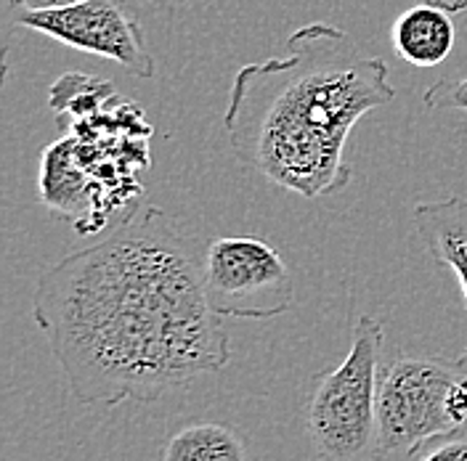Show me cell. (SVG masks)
<instances>
[{
	"label": "cell",
	"mask_w": 467,
	"mask_h": 461,
	"mask_svg": "<svg viewBox=\"0 0 467 461\" xmlns=\"http://www.w3.org/2000/svg\"><path fill=\"white\" fill-rule=\"evenodd\" d=\"M202 255L149 204L40 276L32 321L80 404H154L232 361L223 318L204 297Z\"/></svg>",
	"instance_id": "1"
},
{
	"label": "cell",
	"mask_w": 467,
	"mask_h": 461,
	"mask_svg": "<svg viewBox=\"0 0 467 461\" xmlns=\"http://www.w3.org/2000/svg\"><path fill=\"white\" fill-rule=\"evenodd\" d=\"M282 51L234 75L223 115L234 157L303 200L340 194L356 173L353 125L396 98L388 67L324 22L295 29Z\"/></svg>",
	"instance_id": "2"
},
{
	"label": "cell",
	"mask_w": 467,
	"mask_h": 461,
	"mask_svg": "<svg viewBox=\"0 0 467 461\" xmlns=\"http://www.w3.org/2000/svg\"><path fill=\"white\" fill-rule=\"evenodd\" d=\"M385 329L361 316L353 326L348 355L314 379L306 427L317 461H369L378 443V404Z\"/></svg>",
	"instance_id": "3"
},
{
	"label": "cell",
	"mask_w": 467,
	"mask_h": 461,
	"mask_svg": "<svg viewBox=\"0 0 467 461\" xmlns=\"http://www.w3.org/2000/svg\"><path fill=\"white\" fill-rule=\"evenodd\" d=\"M467 369L457 358H393L379 379L378 443L372 461H409L425 443L460 433L449 416V387Z\"/></svg>",
	"instance_id": "4"
},
{
	"label": "cell",
	"mask_w": 467,
	"mask_h": 461,
	"mask_svg": "<svg viewBox=\"0 0 467 461\" xmlns=\"http://www.w3.org/2000/svg\"><path fill=\"white\" fill-rule=\"evenodd\" d=\"M202 284L221 318L265 321L295 302L290 265L263 236H221L204 247Z\"/></svg>",
	"instance_id": "5"
},
{
	"label": "cell",
	"mask_w": 467,
	"mask_h": 461,
	"mask_svg": "<svg viewBox=\"0 0 467 461\" xmlns=\"http://www.w3.org/2000/svg\"><path fill=\"white\" fill-rule=\"evenodd\" d=\"M19 25L54 37L67 48L109 58L133 77H154V56L144 27L125 0H80L64 8L22 11Z\"/></svg>",
	"instance_id": "6"
},
{
	"label": "cell",
	"mask_w": 467,
	"mask_h": 461,
	"mask_svg": "<svg viewBox=\"0 0 467 461\" xmlns=\"http://www.w3.org/2000/svg\"><path fill=\"white\" fill-rule=\"evenodd\" d=\"M411 220L428 258L457 276L467 302V200L446 197L436 202H417Z\"/></svg>",
	"instance_id": "7"
},
{
	"label": "cell",
	"mask_w": 467,
	"mask_h": 461,
	"mask_svg": "<svg viewBox=\"0 0 467 461\" xmlns=\"http://www.w3.org/2000/svg\"><path fill=\"white\" fill-rule=\"evenodd\" d=\"M454 40L457 29L451 14L433 3L411 5L404 14H399L390 27L393 54L417 69H431L446 61L454 51Z\"/></svg>",
	"instance_id": "8"
},
{
	"label": "cell",
	"mask_w": 467,
	"mask_h": 461,
	"mask_svg": "<svg viewBox=\"0 0 467 461\" xmlns=\"http://www.w3.org/2000/svg\"><path fill=\"white\" fill-rule=\"evenodd\" d=\"M165 461H247V451L232 427L194 422L168 440Z\"/></svg>",
	"instance_id": "9"
},
{
	"label": "cell",
	"mask_w": 467,
	"mask_h": 461,
	"mask_svg": "<svg viewBox=\"0 0 467 461\" xmlns=\"http://www.w3.org/2000/svg\"><path fill=\"white\" fill-rule=\"evenodd\" d=\"M115 96V86L101 77H90L83 72H64L51 86L48 107L57 112V122H67L99 112Z\"/></svg>",
	"instance_id": "10"
},
{
	"label": "cell",
	"mask_w": 467,
	"mask_h": 461,
	"mask_svg": "<svg viewBox=\"0 0 467 461\" xmlns=\"http://www.w3.org/2000/svg\"><path fill=\"white\" fill-rule=\"evenodd\" d=\"M431 112H467V75L460 80H438L425 90Z\"/></svg>",
	"instance_id": "11"
},
{
	"label": "cell",
	"mask_w": 467,
	"mask_h": 461,
	"mask_svg": "<svg viewBox=\"0 0 467 461\" xmlns=\"http://www.w3.org/2000/svg\"><path fill=\"white\" fill-rule=\"evenodd\" d=\"M409 461H467V437L460 433L441 435L425 443Z\"/></svg>",
	"instance_id": "12"
},
{
	"label": "cell",
	"mask_w": 467,
	"mask_h": 461,
	"mask_svg": "<svg viewBox=\"0 0 467 461\" xmlns=\"http://www.w3.org/2000/svg\"><path fill=\"white\" fill-rule=\"evenodd\" d=\"M72 3H80V0H11L14 8L22 11H48V8H64V5H72Z\"/></svg>",
	"instance_id": "13"
},
{
	"label": "cell",
	"mask_w": 467,
	"mask_h": 461,
	"mask_svg": "<svg viewBox=\"0 0 467 461\" xmlns=\"http://www.w3.org/2000/svg\"><path fill=\"white\" fill-rule=\"evenodd\" d=\"M414 3H433L438 8L449 11L451 16H454V14H462L467 8V0H414Z\"/></svg>",
	"instance_id": "14"
}]
</instances>
